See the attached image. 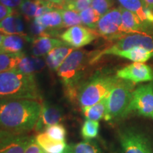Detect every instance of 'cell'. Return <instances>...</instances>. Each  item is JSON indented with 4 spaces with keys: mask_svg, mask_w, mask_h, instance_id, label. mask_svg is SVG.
Wrapping results in <instances>:
<instances>
[{
    "mask_svg": "<svg viewBox=\"0 0 153 153\" xmlns=\"http://www.w3.org/2000/svg\"><path fill=\"white\" fill-rule=\"evenodd\" d=\"M42 104L33 99H0V130L26 133L35 128Z\"/></svg>",
    "mask_w": 153,
    "mask_h": 153,
    "instance_id": "1",
    "label": "cell"
},
{
    "mask_svg": "<svg viewBox=\"0 0 153 153\" xmlns=\"http://www.w3.org/2000/svg\"><path fill=\"white\" fill-rule=\"evenodd\" d=\"M97 51H89L74 49L67 57L57 70V75L60 78L65 88L67 97L72 102L77 99L79 88L82 85L85 71L87 65H90L91 58Z\"/></svg>",
    "mask_w": 153,
    "mask_h": 153,
    "instance_id": "2",
    "label": "cell"
},
{
    "mask_svg": "<svg viewBox=\"0 0 153 153\" xmlns=\"http://www.w3.org/2000/svg\"><path fill=\"white\" fill-rule=\"evenodd\" d=\"M33 99L41 101L42 96L35 74L16 69L0 73V99Z\"/></svg>",
    "mask_w": 153,
    "mask_h": 153,
    "instance_id": "3",
    "label": "cell"
},
{
    "mask_svg": "<svg viewBox=\"0 0 153 153\" xmlns=\"http://www.w3.org/2000/svg\"><path fill=\"white\" fill-rule=\"evenodd\" d=\"M118 79L116 74L97 72L87 81L82 82L76 99L80 108L92 106L106 97Z\"/></svg>",
    "mask_w": 153,
    "mask_h": 153,
    "instance_id": "4",
    "label": "cell"
},
{
    "mask_svg": "<svg viewBox=\"0 0 153 153\" xmlns=\"http://www.w3.org/2000/svg\"><path fill=\"white\" fill-rule=\"evenodd\" d=\"M135 85L118 78L107 96L106 112L104 118L106 121H118L128 116V108L135 89Z\"/></svg>",
    "mask_w": 153,
    "mask_h": 153,
    "instance_id": "5",
    "label": "cell"
},
{
    "mask_svg": "<svg viewBox=\"0 0 153 153\" xmlns=\"http://www.w3.org/2000/svg\"><path fill=\"white\" fill-rule=\"evenodd\" d=\"M118 136V148L116 153H153L150 140L137 128L124 127L119 130Z\"/></svg>",
    "mask_w": 153,
    "mask_h": 153,
    "instance_id": "6",
    "label": "cell"
},
{
    "mask_svg": "<svg viewBox=\"0 0 153 153\" xmlns=\"http://www.w3.org/2000/svg\"><path fill=\"white\" fill-rule=\"evenodd\" d=\"M133 48H141L153 53V35L144 33L129 34L120 38L114 45L101 51H97L90 61V65L99 62L102 57L114 55L119 51H126Z\"/></svg>",
    "mask_w": 153,
    "mask_h": 153,
    "instance_id": "7",
    "label": "cell"
},
{
    "mask_svg": "<svg viewBox=\"0 0 153 153\" xmlns=\"http://www.w3.org/2000/svg\"><path fill=\"white\" fill-rule=\"evenodd\" d=\"M135 113L139 116L153 118V84L148 83L135 88L128 108V115Z\"/></svg>",
    "mask_w": 153,
    "mask_h": 153,
    "instance_id": "8",
    "label": "cell"
},
{
    "mask_svg": "<svg viewBox=\"0 0 153 153\" xmlns=\"http://www.w3.org/2000/svg\"><path fill=\"white\" fill-rule=\"evenodd\" d=\"M121 13L119 7L113 8L101 17L95 30L99 36L107 40L118 41L125 36L121 30Z\"/></svg>",
    "mask_w": 153,
    "mask_h": 153,
    "instance_id": "9",
    "label": "cell"
},
{
    "mask_svg": "<svg viewBox=\"0 0 153 153\" xmlns=\"http://www.w3.org/2000/svg\"><path fill=\"white\" fill-rule=\"evenodd\" d=\"M98 36L99 34L96 30L85 26L77 25L65 30L60 35V39L67 45L78 49L90 44Z\"/></svg>",
    "mask_w": 153,
    "mask_h": 153,
    "instance_id": "10",
    "label": "cell"
},
{
    "mask_svg": "<svg viewBox=\"0 0 153 153\" xmlns=\"http://www.w3.org/2000/svg\"><path fill=\"white\" fill-rule=\"evenodd\" d=\"M116 75L134 84L148 82L153 80V69L144 62H133L118 70Z\"/></svg>",
    "mask_w": 153,
    "mask_h": 153,
    "instance_id": "11",
    "label": "cell"
},
{
    "mask_svg": "<svg viewBox=\"0 0 153 153\" xmlns=\"http://www.w3.org/2000/svg\"><path fill=\"white\" fill-rule=\"evenodd\" d=\"M60 9L48 11L34 19V33L41 36H48L47 32H55L57 29L64 28Z\"/></svg>",
    "mask_w": 153,
    "mask_h": 153,
    "instance_id": "12",
    "label": "cell"
},
{
    "mask_svg": "<svg viewBox=\"0 0 153 153\" xmlns=\"http://www.w3.org/2000/svg\"><path fill=\"white\" fill-rule=\"evenodd\" d=\"M121 13V30L124 35L133 33H144L153 35V27L144 24L139 17L133 12L119 7Z\"/></svg>",
    "mask_w": 153,
    "mask_h": 153,
    "instance_id": "13",
    "label": "cell"
},
{
    "mask_svg": "<svg viewBox=\"0 0 153 153\" xmlns=\"http://www.w3.org/2000/svg\"><path fill=\"white\" fill-rule=\"evenodd\" d=\"M33 136L26 133H11L0 138V153H25Z\"/></svg>",
    "mask_w": 153,
    "mask_h": 153,
    "instance_id": "14",
    "label": "cell"
},
{
    "mask_svg": "<svg viewBox=\"0 0 153 153\" xmlns=\"http://www.w3.org/2000/svg\"><path fill=\"white\" fill-rule=\"evenodd\" d=\"M63 120V114L60 108L46 102L42 104L41 111L34 128L36 132L41 133L51 125L60 123Z\"/></svg>",
    "mask_w": 153,
    "mask_h": 153,
    "instance_id": "15",
    "label": "cell"
},
{
    "mask_svg": "<svg viewBox=\"0 0 153 153\" xmlns=\"http://www.w3.org/2000/svg\"><path fill=\"white\" fill-rule=\"evenodd\" d=\"M54 5L44 0H24L18 9L25 18L31 20L45 13L56 9Z\"/></svg>",
    "mask_w": 153,
    "mask_h": 153,
    "instance_id": "16",
    "label": "cell"
},
{
    "mask_svg": "<svg viewBox=\"0 0 153 153\" xmlns=\"http://www.w3.org/2000/svg\"><path fill=\"white\" fill-rule=\"evenodd\" d=\"M66 44L58 38L50 36H40L32 41L31 53L35 57L45 56L53 49Z\"/></svg>",
    "mask_w": 153,
    "mask_h": 153,
    "instance_id": "17",
    "label": "cell"
},
{
    "mask_svg": "<svg viewBox=\"0 0 153 153\" xmlns=\"http://www.w3.org/2000/svg\"><path fill=\"white\" fill-rule=\"evenodd\" d=\"M34 138L45 153H64L68 148L65 140L53 139L45 131L38 133Z\"/></svg>",
    "mask_w": 153,
    "mask_h": 153,
    "instance_id": "18",
    "label": "cell"
},
{
    "mask_svg": "<svg viewBox=\"0 0 153 153\" xmlns=\"http://www.w3.org/2000/svg\"><path fill=\"white\" fill-rule=\"evenodd\" d=\"M24 28L22 18L16 11L0 22V33L4 36L26 35Z\"/></svg>",
    "mask_w": 153,
    "mask_h": 153,
    "instance_id": "19",
    "label": "cell"
},
{
    "mask_svg": "<svg viewBox=\"0 0 153 153\" xmlns=\"http://www.w3.org/2000/svg\"><path fill=\"white\" fill-rule=\"evenodd\" d=\"M74 50L70 45L65 44L53 49L45 55V64L53 71H57L67 57Z\"/></svg>",
    "mask_w": 153,
    "mask_h": 153,
    "instance_id": "20",
    "label": "cell"
},
{
    "mask_svg": "<svg viewBox=\"0 0 153 153\" xmlns=\"http://www.w3.org/2000/svg\"><path fill=\"white\" fill-rule=\"evenodd\" d=\"M27 35H9L5 36L0 45L1 53H16L22 52L26 41H30Z\"/></svg>",
    "mask_w": 153,
    "mask_h": 153,
    "instance_id": "21",
    "label": "cell"
},
{
    "mask_svg": "<svg viewBox=\"0 0 153 153\" xmlns=\"http://www.w3.org/2000/svg\"><path fill=\"white\" fill-rule=\"evenodd\" d=\"M114 55L128 59L133 62H145L153 57V53L141 48H133L126 51H119Z\"/></svg>",
    "mask_w": 153,
    "mask_h": 153,
    "instance_id": "22",
    "label": "cell"
},
{
    "mask_svg": "<svg viewBox=\"0 0 153 153\" xmlns=\"http://www.w3.org/2000/svg\"><path fill=\"white\" fill-rule=\"evenodd\" d=\"M118 1L120 4V7L137 15L143 24L153 27V26L147 22L145 18V10L148 7L145 4L143 0H118Z\"/></svg>",
    "mask_w": 153,
    "mask_h": 153,
    "instance_id": "23",
    "label": "cell"
},
{
    "mask_svg": "<svg viewBox=\"0 0 153 153\" xmlns=\"http://www.w3.org/2000/svg\"><path fill=\"white\" fill-rule=\"evenodd\" d=\"M45 63V62L38 57H28L25 55L16 69L23 73L35 74L36 72L44 68Z\"/></svg>",
    "mask_w": 153,
    "mask_h": 153,
    "instance_id": "24",
    "label": "cell"
},
{
    "mask_svg": "<svg viewBox=\"0 0 153 153\" xmlns=\"http://www.w3.org/2000/svg\"><path fill=\"white\" fill-rule=\"evenodd\" d=\"M106 107L107 97L92 106L83 108L82 111L87 119L99 121V120L104 118L106 112Z\"/></svg>",
    "mask_w": 153,
    "mask_h": 153,
    "instance_id": "25",
    "label": "cell"
},
{
    "mask_svg": "<svg viewBox=\"0 0 153 153\" xmlns=\"http://www.w3.org/2000/svg\"><path fill=\"white\" fill-rule=\"evenodd\" d=\"M23 52L0 54V73L16 69L19 62L24 58Z\"/></svg>",
    "mask_w": 153,
    "mask_h": 153,
    "instance_id": "26",
    "label": "cell"
},
{
    "mask_svg": "<svg viewBox=\"0 0 153 153\" xmlns=\"http://www.w3.org/2000/svg\"><path fill=\"white\" fill-rule=\"evenodd\" d=\"M82 24L86 27L96 30L101 16L91 7H88L79 12Z\"/></svg>",
    "mask_w": 153,
    "mask_h": 153,
    "instance_id": "27",
    "label": "cell"
},
{
    "mask_svg": "<svg viewBox=\"0 0 153 153\" xmlns=\"http://www.w3.org/2000/svg\"><path fill=\"white\" fill-rule=\"evenodd\" d=\"M60 11L62 15L64 28H70L72 26L82 24L79 12L78 11L72 10V9L62 8L60 9Z\"/></svg>",
    "mask_w": 153,
    "mask_h": 153,
    "instance_id": "28",
    "label": "cell"
},
{
    "mask_svg": "<svg viewBox=\"0 0 153 153\" xmlns=\"http://www.w3.org/2000/svg\"><path fill=\"white\" fill-rule=\"evenodd\" d=\"M99 123L97 120L87 119L81 128V135L85 140H91L98 136Z\"/></svg>",
    "mask_w": 153,
    "mask_h": 153,
    "instance_id": "29",
    "label": "cell"
},
{
    "mask_svg": "<svg viewBox=\"0 0 153 153\" xmlns=\"http://www.w3.org/2000/svg\"><path fill=\"white\" fill-rule=\"evenodd\" d=\"M73 153H101V150L97 143L91 140L71 145Z\"/></svg>",
    "mask_w": 153,
    "mask_h": 153,
    "instance_id": "30",
    "label": "cell"
},
{
    "mask_svg": "<svg viewBox=\"0 0 153 153\" xmlns=\"http://www.w3.org/2000/svg\"><path fill=\"white\" fill-rule=\"evenodd\" d=\"M50 137L57 140H65L67 131L65 127L60 123H56L47 127L45 130Z\"/></svg>",
    "mask_w": 153,
    "mask_h": 153,
    "instance_id": "31",
    "label": "cell"
},
{
    "mask_svg": "<svg viewBox=\"0 0 153 153\" xmlns=\"http://www.w3.org/2000/svg\"><path fill=\"white\" fill-rule=\"evenodd\" d=\"M91 7L101 17L113 9V1L112 0H92Z\"/></svg>",
    "mask_w": 153,
    "mask_h": 153,
    "instance_id": "32",
    "label": "cell"
},
{
    "mask_svg": "<svg viewBox=\"0 0 153 153\" xmlns=\"http://www.w3.org/2000/svg\"><path fill=\"white\" fill-rule=\"evenodd\" d=\"M91 2H92V0H77L75 2L67 5L62 8L72 9V10L78 11V12H81L85 9L91 7Z\"/></svg>",
    "mask_w": 153,
    "mask_h": 153,
    "instance_id": "33",
    "label": "cell"
},
{
    "mask_svg": "<svg viewBox=\"0 0 153 153\" xmlns=\"http://www.w3.org/2000/svg\"><path fill=\"white\" fill-rule=\"evenodd\" d=\"M25 153H45L43 150L41 148V147L36 142L34 137L30 140L29 144H28L27 148H26Z\"/></svg>",
    "mask_w": 153,
    "mask_h": 153,
    "instance_id": "34",
    "label": "cell"
},
{
    "mask_svg": "<svg viewBox=\"0 0 153 153\" xmlns=\"http://www.w3.org/2000/svg\"><path fill=\"white\" fill-rule=\"evenodd\" d=\"M14 9L10 8V7H7V6L1 4L0 3V22L4 19L14 14Z\"/></svg>",
    "mask_w": 153,
    "mask_h": 153,
    "instance_id": "35",
    "label": "cell"
},
{
    "mask_svg": "<svg viewBox=\"0 0 153 153\" xmlns=\"http://www.w3.org/2000/svg\"><path fill=\"white\" fill-rule=\"evenodd\" d=\"M24 0H0L1 4L10 7L13 9H18L20 5L22 4Z\"/></svg>",
    "mask_w": 153,
    "mask_h": 153,
    "instance_id": "36",
    "label": "cell"
},
{
    "mask_svg": "<svg viewBox=\"0 0 153 153\" xmlns=\"http://www.w3.org/2000/svg\"><path fill=\"white\" fill-rule=\"evenodd\" d=\"M44 1H46L48 2L52 3L53 4H57V5H62L63 2V0H44Z\"/></svg>",
    "mask_w": 153,
    "mask_h": 153,
    "instance_id": "37",
    "label": "cell"
},
{
    "mask_svg": "<svg viewBox=\"0 0 153 153\" xmlns=\"http://www.w3.org/2000/svg\"><path fill=\"white\" fill-rule=\"evenodd\" d=\"M76 1H77V0H63V2L62 4V5H61V7H65V6H67V5L70 4H72V3L75 2Z\"/></svg>",
    "mask_w": 153,
    "mask_h": 153,
    "instance_id": "38",
    "label": "cell"
},
{
    "mask_svg": "<svg viewBox=\"0 0 153 153\" xmlns=\"http://www.w3.org/2000/svg\"><path fill=\"white\" fill-rule=\"evenodd\" d=\"M143 1L147 7H150V8H152L153 7V0H143Z\"/></svg>",
    "mask_w": 153,
    "mask_h": 153,
    "instance_id": "39",
    "label": "cell"
},
{
    "mask_svg": "<svg viewBox=\"0 0 153 153\" xmlns=\"http://www.w3.org/2000/svg\"><path fill=\"white\" fill-rule=\"evenodd\" d=\"M11 133H9V132L4 131H1V130H0V138L4 136H6V135H9V134H11Z\"/></svg>",
    "mask_w": 153,
    "mask_h": 153,
    "instance_id": "40",
    "label": "cell"
},
{
    "mask_svg": "<svg viewBox=\"0 0 153 153\" xmlns=\"http://www.w3.org/2000/svg\"><path fill=\"white\" fill-rule=\"evenodd\" d=\"M64 153H73V152H72V150L71 145H68V148H67L66 150L65 151V152H64Z\"/></svg>",
    "mask_w": 153,
    "mask_h": 153,
    "instance_id": "41",
    "label": "cell"
},
{
    "mask_svg": "<svg viewBox=\"0 0 153 153\" xmlns=\"http://www.w3.org/2000/svg\"><path fill=\"white\" fill-rule=\"evenodd\" d=\"M4 35H3V34L0 33V45H1V43H2V41L4 40Z\"/></svg>",
    "mask_w": 153,
    "mask_h": 153,
    "instance_id": "42",
    "label": "cell"
},
{
    "mask_svg": "<svg viewBox=\"0 0 153 153\" xmlns=\"http://www.w3.org/2000/svg\"><path fill=\"white\" fill-rule=\"evenodd\" d=\"M151 9H152V10L153 11V7H152V8H151Z\"/></svg>",
    "mask_w": 153,
    "mask_h": 153,
    "instance_id": "43",
    "label": "cell"
}]
</instances>
